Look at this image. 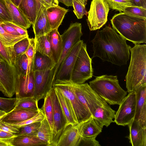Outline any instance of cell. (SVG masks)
Returning <instances> with one entry per match:
<instances>
[{
    "instance_id": "6da1fadb",
    "label": "cell",
    "mask_w": 146,
    "mask_h": 146,
    "mask_svg": "<svg viewBox=\"0 0 146 146\" xmlns=\"http://www.w3.org/2000/svg\"><path fill=\"white\" fill-rule=\"evenodd\" d=\"M126 40L113 28L106 25L97 31L91 40L94 51L92 58L97 57L103 61L119 66L126 64L131 48Z\"/></svg>"
},
{
    "instance_id": "7a4b0ae2",
    "label": "cell",
    "mask_w": 146,
    "mask_h": 146,
    "mask_svg": "<svg viewBox=\"0 0 146 146\" xmlns=\"http://www.w3.org/2000/svg\"><path fill=\"white\" fill-rule=\"evenodd\" d=\"M112 27L135 44L146 43V18L125 12L115 14L110 20Z\"/></svg>"
},
{
    "instance_id": "3957f363",
    "label": "cell",
    "mask_w": 146,
    "mask_h": 146,
    "mask_svg": "<svg viewBox=\"0 0 146 146\" xmlns=\"http://www.w3.org/2000/svg\"><path fill=\"white\" fill-rule=\"evenodd\" d=\"M130 51L131 60L125 76L129 93L146 86V45L135 44Z\"/></svg>"
},
{
    "instance_id": "277c9868",
    "label": "cell",
    "mask_w": 146,
    "mask_h": 146,
    "mask_svg": "<svg viewBox=\"0 0 146 146\" xmlns=\"http://www.w3.org/2000/svg\"><path fill=\"white\" fill-rule=\"evenodd\" d=\"M89 83L94 92L110 105H119L127 94L120 86L117 76H96Z\"/></svg>"
},
{
    "instance_id": "5b68a950",
    "label": "cell",
    "mask_w": 146,
    "mask_h": 146,
    "mask_svg": "<svg viewBox=\"0 0 146 146\" xmlns=\"http://www.w3.org/2000/svg\"><path fill=\"white\" fill-rule=\"evenodd\" d=\"M52 87L61 92L67 98L77 123L88 120L92 116L78 99L74 91L72 82L70 80H56Z\"/></svg>"
},
{
    "instance_id": "8992f818",
    "label": "cell",
    "mask_w": 146,
    "mask_h": 146,
    "mask_svg": "<svg viewBox=\"0 0 146 146\" xmlns=\"http://www.w3.org/2000/svg\"><path fill=\"white\" fill-rule=\"evenodd\" d=\"M92 62L87 52L86 45L83 42L73 66L70 81L80 84L91 78L93 72Z\"/></svg>"
},
{
    "instance_id": "52a82bcc",
    "label": "cell",
    "mask_w": 146,
    "mask_h": 146,
    "mask_svg": "<svg viewBox=\"0 0 146 146\" xmlns=\"http://www.w3.org/2000/svg\"><path fill=\"white\" fill-rule=\"evenodd\" d=\"M74 92L78 99L92 116L95 110L107 103L90 87L87 83H72Z\"/></svg>"
},
{
    "instance_id": "ba28073f",
    "label": "cell",
    "mask_w": 146,
    "mask_h": 146,
    "mask_svg": "<svg viewBox=\"0 0 146 146\" xmlns=\"http://www.w3.org/2000/svg\"><path fill=\"white\" fill-rule=\"evenodd\" d=\"M110 8L105 0H92L87 21L90 31L100 29L107 22Z\"/></svg>"
},
{
    "instance_id": "9c48e42d",
    "label": "cell",
    "mask_w": 146,
    "mask_h": 146,
    "mask_svg": "<svg viewBox=\"0 0 146 146\" xmlns=\"http://www.w3.org/2000/svg\"><path fill=\"white\" fill-rule=\"evenodd\" d=\"M82 35L81 24L76 22L71 23L68 28L61 35L62 50L60 59L53 68L54 76L60 64L73 46L81 40Z\"/></svg>"
},
{
    "instance_id": "30bf717a",
    "label": "cell",
    "mask_w": 146,
    "mask_h": 146,
    "mask_svg": "<svg viewBox=\"0 0 146 146\" xmlns=\"http://www.w3.org/2000/svg\"><path fill=\"white\" fill-rule=\"evenodd\" d=\"M49 92L53 110V127L51 146H56L60 136L69 125L62 110L55 89L52 87Z\"/></svg>"
},
{
    "instance_id": "8fae6325",
    "label": "cell",
    "mask_w": 146,
    "mask_h": 146,
    "mask_svg": "<svg viewBox=\"0 0 146 146\" xmlns=\"http://www.w3.org/2000/svg\"><path fill=\"white\" fill-rule=\"evenodd\" d=\"M136 96L135 92H131L123 99L115 112L114 122L122 126L127 125L133 119L135 115Z\"/></svg>"
},
{
    "instance_id": "7c38bea8",
    "label": "cell",
    "mask_w": 146,
    "mask_h": 146,
    "mask_svg": "<svg viewBox=\"0 0 146 146\" xmlns=\"http://www.w3.org/2000/svg\"><path fill=\"white\" fill-rule=\"evenodd\" d=\"M34 98L37 101L44 99L52 87L54 73L52 69L34 72Z\"/></svg>"
},
{
    "instance_id": "4fadbf2b",
    "label": "cell",
    "mask_w": 146,
    "mask_h": 146,
    "mask_svg": "<svg viewBox=\"0 0 146 146\" xmlns=\"http://www.w3.org/2000/svg\"><path fill=\"white\" fill-rule=\"evenodd\" d=\"M83 42L81 40L76 44L64 58L56 73L54 82L56 80H70L73 66Z\"/></svg>"
},
{
    "instance_id": "5bb4252c",
    "label": "cell",
    "mask_w": 146,
    "mask_h": 146,
    "mask_svg": "<svg viewBox=\"0 0 146 146\" xmlns=\"http://www.w3.org/2000/svg\"><path fill=\"white\" fill-rule=\"evenodd\" d=\"M18 73L14 66L6 61H0V82L5 89L7 97L11 98L15 94Z\"/></svg>"
},
{
    "instance_id": "9a60e30c",
    "label": "cell",
    "mask_w": 146,
    "mask_h": 146,
    "mask_svg": "<svg viewBox=\"0 0 146 146\" xmlns=\"http://www.w3.org/2000/svg\"><path fill=\"white\" fill-rule=\"evenodd\" d=\"M15 94L17 99L25 97H34V74L32 70L25 75L18 74L16 81Z\"/></svg>"
},
{
    "instance_id": "2e32d148",
    "label": "cell",
    "mask_w": 146,
    "mask_h": 146,
    "mask_svg": "<svg viewBox=\"0 0 146 146\" xmlns=\"http://www.w3.org/2000/svg\"><path fill=\"white\" fill-rule=\"evenodd\" d=\"M84 121L67 126L60 136L56 146H79L82 138V127Z\"/></svg>"
},
{
    "instance_id": "e0dca14e",
    "label": "cell",
    "mask_w": 146,
    "mask_h": 146,
    "mask_svg": "<svg viewBox=\"0 0 146 146\" xmlns=\"http://www.w3.org/2000/svg\"><path fill=\"white\" fill-rule=\"evenodd\" d=\"M135 92L136 104L133 119L137 121L142 127L146 129V86L140 87Z\"/></svg>"
},
{
    "instance_id": "ac0fdd59",
    "label": "cell",
    "mask_w": 146,
    "mask_h": 146,
    "mask_svg": "<svg viewBox=\"0 0 146 146\" xmlns=\"http://www.w3.org/2000/svg\"><path fill=\"white\" fill-rule=\"evenodd\" d=\"M115 111L107 103L97 108L92 115V117L102 128L104 126L108 127L114 121Z\"/></svg>"
},
{
    "instance_id": "d6986e66",
    "label": "cell",
    "mask_w": 146,
    "mask_h": 146,
    "mask_svg": "<svg viewBox=\"0 0 146 146\" xmlns=\"http://www.w3.org/2000/svg\"><path fill=\"white\" fill-rule=\"evenodd\" d=\"M129 134L127 137L132 146H146V129L133 119L128 125Z\"/></svg>"
},
{
    "instance_id": "ffe728a7",
    "label": "cell",
    "mask_w": 146,
    "mask_h": 146,
    "mask_svg": "<svg viewBox=\"0 0 146 146\" xmlns=\"http://www.w3.org/2000/svg\"><path fill=\"white\" fill-rule=\"evenodd\" d=\"M46 8L42 6L33 26L35 38L46 35L51 30L46 15Z\"/></svg>"
},
{
    "instance_id": "44dd1931",
    "label": "cell",
    "mask_w": 146,
    "mask_h": 146,
    "mask_svg": "<svg viewBox=\"0 0 146 146\" xmlns=\"http://www.w3.org/2000/svg\"><path fill=\"white\" fill-rule=\"evenodd\" d=\"M39 111V110L37 111L24 109H14L4 116L1 121L10 124L21 122L33 117L38 113Z\"/></svg>"
},
{
    "instance_id": "7402d4cb",
    "label": "cell",
    "mask_w": 146,
    "mask_h": 146,
    "mask_svg": "<svg viewBox=\"0 0 146 146\" xmlns=\"http://www.w3.org/2000/svg\"><path fill=\"white\" fill-rule=\"evenodd\" d=\"M46 15L51 30L58 29L68 10L58 5L46 8Z\"/></svg>"
},
{
    "instance_id": "603a6c76",
    "label": "cell",
    "mask_w": 146,
    "mask_h": 146,
    "mask_svg": "<svg viewBox=\"0 0 146 146\" xmlns=\"http://www.w3.org/2000/svg\"><path fill=\"white\" fill-rule=\"evenodd\" d=\"M42 6L35 0H21L18 7L33 26Z\"/></svg>"
},
{
    "instance_id": "cb8c5ba5",
    "label": "cell",
    "mask_w": 146,
    "mask_h": 146,
    "mask_svg": "<svg viewBox=\"0 0 146 146\" xmlns=\"http://www.w3.org/2000/svg\"><path fill=\"white\" fill-rule=\"evenodd\" d=\"M47 35L56 66L60 59L62 52V41L61 37L58 29L51 30Z\"/></svg>"
},
{
    "instance_id": "d4e9b609",
    "label": "cell",
    "mask_w": 146,
    "mask_h": 146,
    "mask_svg": "<svg viewBox=\"0 0 146 146\" xmlns=\"http://www.w3.org/2000/svg\"><path fill=\"white\" fill-rule=\"evenodd\" d=\"M12 18L11 23L26 29L29 28L31 24L21 10L9 0H5Z\"/></svg>"
},
{
    "instance_id": "484cf974",
    "label": "cell",
    "mask_w": 146,
    "mask_h": 146,
    "mask_svg": "<svg viewBox=\"0 0 146 146\" xmlns=\"http://www.w3.org/2000/svg\"><path fill=\"white\" fill-rule=\"evenodd\" d=\"M55 65V62L49 57L35 50L31 66L33 72L52 69Z\"/></svg>"
},
{
    "instance_id": "4316f807",
    "label": "cell",
    "mask_w": 146,
    "mask_h": 146,
    "mask_svg": "<svg viewBox=\"0 0 146 146\" xmlns=\"http://www.w3.org/2000/svg\"><path fill=\"white\" fill-rule=\"evenodd\" d=\"M54 88L62 110L68 125H74L78 124L67 98L59 91Z\"/></svg>"
},
{
    "instance_id": "83f0119b",
    "label": "cell",
    "mask_w": 146,
    "mask_h": 146,
    "mask_svg": "<svg viewBox=\"0 0 146 146\" xmlns=\"http://www.w3.org/2000/svg\"><path fill=\"white\" fill-rule=\"evenodd\" d=\"M102 128L96 123L93 118L84 121L81 130L82 137H96L101 132Z\"/></svg>"
},
{
    "instance_id": "f1b7e54d",
    "label": "cell",
    "mask_w": 146,
    "mask_h": 146,
    "mask_svg": "<svg viewBox=\"0 0 146 146\" xmlns=\"http://www.w3.org/2000/svg\"><path fill=\"white\" fill-rule=\"evenodd\" d=\"M13 146H47L36 136L22 135L14 138Z\"/></svg>"
},
{
    "instance_id": "f546056e",
    "label": "cell",
    "mask_w": 146,
    "mask_h": 146,
    "mask_svg": "<svg viewBox=\"0 0 146 146\" xmlns=\"http://www.w3.org/2000/svg\"><path fill=\"white\" fill-rule=\"evenodd\" d=\"M36 136L46 143L47 146H51L52 132L50 125L45 116L41 122L40 125L38 130Z\"/></svg>"
},
{
    "instance_id": "4dcf8cb0",
    "label": "cell",
    "mask_w": 146,
    "mask_h": 146,
    "mask_svg": "<svg viewBox=\"0 0 146 146\" xmlns=\"http://www.w3.org/2000/svg\"><path fill=\"white\" fill-rule=\"evenodd\" d=\"M34 39L35 50L43 55L48 56L54 62L47 34L35 38Z\"/></svg>"
},
{
    "instance_id": "1f68e13d",
    "label": "cell",
    "mask_w": 146,
    "mask_h": 146,
    "mask_svg": "<svg viewBox=\"0 0 146 146\" xmlns=\"http://www.w3.org/2000/svg\"><path fill=\"white\" fill-rule=\"evenodd\" d=\"M44 99V103L41 109L48 122L52 134L53 127V110L49 92Z\"/></svg>"
},
{
    "instance_id": "d6a6232c",
    "label": "cell",
    "mask_w": 146,
    "mask_h": 146,
    "mask_svg": "<svg viewBox=\"0 0 146 146\" xmlns=\"http://www.w3.org/2000/svg\"><path fill=\"white\" fill-rule=\"evenodd\" d=\"M13 65L19 75H26L31 70L28 58L25 53L16 58Z\"/></svg>"
},
{
    "instance_id": "836d02e7",
    "label": "cell",
    "mask_w": 146,
    "mask_h": 146,
    "mask_svg": "<svg viewBox=\"0 0 146 146\" xmlns=\"http://www.w3.org/2000/svg\"><path fill=\"white\" fill-rule=\"evenodd\" d=\"M14 109H24L38 111V103L34 97H25L18 99Z\"/></svg>"
},
{
    "instance_id": "e575fe53",
    "label": "cell",
    "mask_w": 146,
    "mask_h": 146,
    "mask_svg": "<svg viewBox=\"0 0 146 146\" xmlns=\"http://www.w3.org/2000/svg\"><path fill=\"white\" fill-rule=\"evenodd\" d=\"M25 37H17L10 35L3 28L0 23V39L5 46H13L17 42Z\"/></svg>"
},
{
    "instance_id": "d590c367",
    "label": "cell",
    "mask_w": 146,
    "mask_h": 146,
    "mask_svg": "<svg viewBox=\"0 0 146 146\" xmlns=\"http://www.w3.org/2000/svg\"><path fill=\"white\" fill-rule=\"evenodd\" d=\"M30 44L29 36L19 41L12 46L14 56L15 58L25 53Z\"/></svg>"
},
{
    "instance_id": "8d00e7d4",
    "label": "cell",
    "mask_w": 146,
    "mask_h": 146,
    "mask_svg": "<svg viewBox=\"0 0 146 146\" xmlns=\"http://www.w3.org/2000/svg\"><path fill=\"white\" fill-rule=\"evenodd\" d=\"M0 55L8 64L13 66L15 60L12 46H5L0 39Z\"/></svg>"
},
{
    "instance_id": "74e56055",
    "label": "cell",
    "mask_w": 146,
    "mask_h": 146,
    "mask_svg": "<svg viewBox=\"0 0 146 146\" xmlns=\"http://www.w3.org/2000/svg\"><path fill=\"white\" fill-rule=\"evenodd\" d=\"M88 0H72L73 12L78 19H82L84 15H87V12L86 6Z\"/></svg>"
},
{
    "instance_id": "f35d334b",
    "label": "cell",
    "mask_w": 146,
    "mask_h": 146,
    "mask_svg": "<svg viewBox=\"0 0 146 146\" xmlns=\"http://www.w3.org/2000/svg\"><path fill=\"white\" fill-rule=\"evenodd\" d=\"M18 101L15 97L9 98L0 97V110L8 113L15 108Z\"/></svg>"
},
{
    "instance_id": "ab89813d",
    "label": "cell",
    "mask_w": 146,
    "mask_h": 146,
    "mask_svg": "<svg viewBox=\"0 0 146 146\" xmlns=\"http://www.w3.org/2000/svg\"><path fill=\"white\" fill-rule=\"evenodd\" d=\"M108 5L109 8L119 11V12L124 11L127 6L131 5L132 3L127 0H105Z\"/></svg>"
},
{
    "instance_id": "60d3db41",
    "label": "cell",
    "mask_w": 146,
    "mask_h": 146,
    "mask_svg": "<svg viewBox=\"0 0 146 146\" xmlns=\"http://www.w3.org/2000/svg\"><path fill=\"white\" fill-rule=\"evenodd\" d=\"M41 122H34L19 128V132L17 135H26L36 136Z\"/></svg>"
},
{
    "instance_id": "b9f144b4",
    "label": "cell",
    "mask_w": 146,
    "mask_h": 146,
    "mask_svg": "<svg viewBox=\"0 0 146 146\" xmlns=\"http://www.w3.org/2000/svg\"><path fill=\"white\" fill-rule=\"evenodd\" d=\"M12 21V18L5 0H0V23Z\"/></svg>"
},
{
    "instance_id": "7bdbcfd3",
    "label": "cell",
    "mask_w": 146,
    "mask_h": 146,
    "mask_svg": "<svg viewBox=\"0 0 146 146\" xmlns=\"http://www.w3.org/2000/svg\"><path fill=\"white\" fill-rule=\"evenodd\" d=\"M44 117L41 109H40L38 113L33 117L21 122L10 124L19 128L21 127L34 122H41L44 119Z\"/></svg>"
},
{
    "instance_id": "ee69618b",
    "label": "cell",
    "mask_w": 146,
    "mask_h": 146,
    "mask_svg": "<svg viewBox=\"0 0 146 146\" xmlns=\"http://www.w3.org/2000/svg\"><path fill=\"white\" fill-rule=\"evenodd\" d=\"M123 12L146 18V9L141 7L127 6L124 9Z\"/></svg>"
},
{
    "instance_id": "f6af8a7d",
    "label": "cell",
    "mask_w": 146,
    "mask_h": 146,
    "mask_svg": "<svg viewBox=\"0 0 146 146\" xmlns=\"http://www.w3.org/2000/svg\"><path fill=\"white\" fill-rule=\"evenodd\" d=\"M35 51V43L34 38H30L29 46L25 54L27 56L29 62V66L31 70L33 60Z\"/></svg>"
},
{
    "instance_id": "bcb514c9",
    "label": "cell",
    "mask_w": 146,
    "mask_h": 146,
    "mask_svg": "<svg viewBox=\"0 0 146 146\" xmlns=\"http://www.w3.org/2000/svg\"><path fill=\"white\" fill-rule=\"evenodd\" d=\"M0 130L17 135L19 132V128L2 121L0 123Z\"/></svg>"
},
{
    "instance_id": "7dc6e473",
    "label": "cell",
    "mask_w": 146,
    "mask_h": 146,
    "mask_svg": "<svg viewBox=\"0 0 146 146\" xmlns=\"http://www.w3.org/2000/svg\"><path fill=\"white\" fill-rule=\"evenodd\" d=\"M96 137H82L79 145L82 146H100Z\"/></svg>"
},
{
    "instance_id": "c3c4849f",
    "label": "cell",
    "mask_w": 146,
    "mask_h": 146,
    "mask_svg": "<svg viewBox=\"0 0 146 146\" xmlns=\"http://www.w3.org/2000/svg\"><path fill=\"white\" fill-rule=\"evenodd\" d=\"M1 25L5 30L11 35L17 37H26L21 36L14 27L9 24L8 22L1 23Z\"/></svg>"
},
{
    "instance_id": "681fc988",
    "label": "cell",
    "mask_w": 146,
    "mask_h": 146,
    "mask_svg": "<svg viewBox=\"0 0 146 146\" xmlns=\"http://www.w3.org/2000/svg\"><path fill=\"white\" fill-rule=\"evenodd\" d=\"M9 24L14 27L20 35L22 36H29L27 30L26 29L22 27L16 25L11 22H8Z\"/></svg>"
},
{
    "instance_id": "f907efd6",
    "label": "cell",
    "mask_w": 146,
    "mask_h": 146,
    "mask_svg": "<svg viewBox=\"0 0 146 146\" xmlns=\"http://www.w3.org/2000/svg\"><path fill=\"white\" fill-rule=\"evenodd\" d=\"M17 135L0 130V139H8L13 138Z\"/></svg>"
},
{
    "instance_id": "816d5d0a",
    "label": "cell",
    "mask_w": 146,
    "mask_h": 146,
    "mask_svg": "<svg viewBox=\"0 0 146 146\" xmlns=\"http://www.w3.org/2000/svg\"><path fill=\"white\" fill-rule=\"evenodd\" d=\"M13 138L8 139H0V146H13L12 143Z\"/></svg>"
},
{
    "instance_id": "f5cc1de1",
    "label": "cell",
    "mask_w": 146,
    "mask_h": 146,
    "mask_svg": "<svg viewBox=\"0 0 146 146\" xmlns=\"http://www.w3.org/2000/svg\"><path fill=\"white\" fill-rule=\"evenodd\" d=\"M132 5L141 7L146 9V0H133Z\"/></svg>"
},
{
    "instance_id": "db71d44e",
    "label": "cell",
    "mask_w": 146,
    "mask_h": 146,
    "mask_svg": "<svg viewBox=\"0 0 146 146\" xmlns=\"http://www.w3.org/2000/svg\"><path fill=\"white\" fill-rule=\"evenodd\" d=\"M49 6H55L58 5L59 2L57 0H43Z\"/></svg>"
},
{
    "instance_id": "11a10c76",
    "label": "cell",
    "mask_w": 146,
    "mask_h": 146,
    "mask_svg": "<svg viewBox=\"0 0 146 146\" xmlns=\"http://www.w3.org/2000/svg\"><path fill=\"white\" fill-rule=\"evenodd\" d=\"M58 1L64 4L68 7L73 6L72 0H57Z\"/></svg>"
},
{
    "instance_id": "9f6ffc18",
    "label": "cell",
    "mask_w": 146,
    "mask_h": 146,
    "mask_svg": "<svg viewBox=\"0 0 146 146\" xmlns=\"http://www.w3.org/2000/svg\"><path fill=\"white\" fill-rule=\"evenodd\" d=\"M38 3L40 4L42 6H44L46 8L49 7V6L47 5L44 1L43 0H35Z\"/></svg>"
},
{
    "instance_id": "6f0895ef",
    "label": "cell",
    "mask_w": 146,
    "mask_h": 146,
    "mask_svg": "<svg viewBox=\"0 0 146 146\" xmlns=\"http://www.w3.org/2000/svg\"><path fill=\"white\" fill-rule=\"evenodd\" d=\"M16 6L18 7L21 0H9Z\"/></svg>"
},
{
    "instance_id": "680465c9",
    "label": "cell",
    "mask_w": 146,
    "mask_h": 146,
    "mask_svg": "<svg viewBox=\"0 0 146 146\" xmlns=\"http://www.w3.org/2000/svg\"><path fill=\"white\" fill-rule=\"evenodd\" d=\"M0 92H1L4 95L6 96H7V94L6 92V91L5 89H4V88L1 85V84L0 82Z\"/></svg>"
},
{
    "instance_id": "91938a15",
    "label": "cell",
    "mask_w": 146,
    "mask_h": 146,
    "mask_svg": "<svg viewBox=\"0 0 146 146\" xmlns=\"http://www.w3.org/2000/svg\"><path fill=\"white\" fill-rule=\"evenodd\" d=\"M7 114L4 111L2 110H0V116L3 115Z\"/></svg>"
},
{
    "instance_id": "94428289",
    "label": "cell",
    "mask_w": 146,
    "mask_h": 146,
    "mask_svg": "<svg viewBox=\"0 0 146 146\" xmlns=\"http://www.w3.org/2000/svg\"><path fill=\"white\" fill-rule=\"evenodd\" d=\"M5 61V60L2 57V56L0 55V62H3V61Z\"/></svg>"
},
{
    "instance_id": "6125c7cd",
    "label": "cell",
    "mask_w": 146,
    "mask_h": 146,
    "mask_svg": "<svg viewBox=\"0 0 146 146\" xmlns=\"http://www.w3.org/2000/svg\"><path fill=\"white\" fill-rule=\"evenodd\" d=\"M6 114H5V115H3L0 116V123L1 122V121L2 120V119H3V117H4V116Z\"/></svg>"
},
{
    "instance_id": "be15d7a7",
    "label": "cell",
    "mask_w": 146,
    "mask_h": 146,
    "mask_svg": "<svg viewBox=\"0 0 146 146\" xmlns=\"http://www.w3.org/2000/svg\"><path fill=\"white\" fill-rule=\"evenodd\" d=\"M127 0L129 1H130L132 3V1H133V0Z\"/></svg>"
}]
</instances>
